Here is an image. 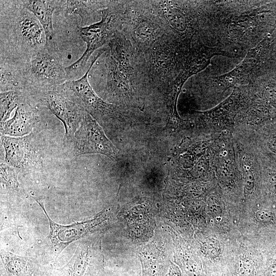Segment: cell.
Returning <instances> with one entry per match:
<instances>
[{"label": "cell", "mask_w": 276, "mask_h": 276, "mask_svg": "<svg viewBox=\"0 0 276 276\" xmlns=\"http://www.w3.org/2000/svg\"><path fill=\"white\" fill-rule=\"evenodd\" d=\"M47 42L41 25L21 1H0V58L29 62Z\"/></svg>", "instance_id": "obj_1"}, {"label": "cell", "mask_w": 276, "mask_h": 276, "mask_svg": "<svg viewBox=\"0 0 276 276\" xmlns=\"http://www.w3.org/2000/svg\"><path fill=\"white\" fill-rule=\"evenodd\" d=\"M190 47V43L168 32L146 50H137L148 85L159 88L165 99L187 63L192 52Z\"/></svg>", "instance_id": "obj_2"}, {"label": "cell", "mask_w": 276, "mask_h": 276, "mask_svg": "<svg viewBox=\"0 0 276 276\" xmlns=\"http://www.w3.org/2000/svg\"><path fill=\"white\" fill-rule=\"evenodd\" d=\"M124 3L125 1H113L109 7L100 11L101 19L99 21L79 28L86 48L79 59L65 67L67 81L81 77L91 56L107 44L113 35L121 30Z\"/></svg>", "instance_id": "obj_3"}, {"label": "cell", "mask_w": 276, "mask_h": 276, "mask_svg": "<svg viewBox=\"0 0 276 276\" xmlns=\"http://www.w3.org/2000/svg\"><path fill=\"white\" fill-rule=\"evenodd\" d=\"M121 31L138 51L146 50L170 32L149 1H125Z\"/></svg>", "instance_id": "obj_4"}, {"label": "cell", "mask_w": 276, "mask_h": 276, "mask_svg": "<svg viewBox=\"0 0 276 276\" xmlns=\"http://www.w3.org/2000/svg\"><path fill=\"white\" fill-rule=\"evenodd\" d=\"M106 50V48H102L93 55L90 65L81 77L66 81L53 89L83 108L96 120L121 121L124 119V116L120 108L100 98L91 87L87 78L88 73L94 63Z\"/></svg>", "instance_id": "obj_5"}, {"label": "cell", "mask_w": 276, "mask_h": 276, "mask_svg": "<svg viewBox=\"0 0 276 276\" xmlns=\"http://www.w3.org/2000/svg\"><path fill=\"white\" fill-rule=\"evenodd\" d=\"M54 47L52 42L47 43L30 61L27 91L32 95L51 90L67 81L65 67L53 52Z\"/></svg>", "instance_id": "obj_6"}, {"label": "cell", "mask_w": 276, "mask_h": 276, "mask_svg": "<svg viewBox=\"0 0 276 276\" xmlns=\"http://www.w3.org/2000/svg\"><path fill=\"white\" fill-rule=\"evenodd\" d=\"M104 53L107 94L120 101L131 100L137 88L146 86L138 63L128 60L117 61L107 50Z\"/></svg>", "instance_id": "obj_7"}, {"label": "cell", "mask_w": 276, "mask_h": 276, "mask_svg": "<svg viewBox=\"0 0 276 276\" xmlns=\"http://www.w3.org/2000/svg\"><path fill=\"white\" fill-rule=\"evenodd\" d=\"M73 142L76 156L102 154L114 159L118 155L117 148L105 135L97 120L87 111Z\"/></svg>", "instance_id": "obj_8"}, {"label": "cell", "mask_w": 276, "mask_h": 276, "mask_svg": "<svg viewBox=\"0 0 276 276\" xmlns=\"http://www.w3.org/2000/svg\"><path fill=\"white\" fill-rule=\"evenodd\" d=\"M36 99L37 102L45 105L63 124L64 141H73L75 133L79 128L86 111L57 93L53 88L37 94Z\"/></svg>", "instance_id": "obj_9"}, {"label": "cell", "mask_w": 276, "mask_h": 276, "mask_svg": "<svg viewBox=\"0 0 276 276\" xmlns=\"http://www.w3.org/2000/svg\"><path fill=\"white\" fill-rule=\"evenodd\" d=\"M34 198L41 206L49 220L50 232L48 238L56 247L61 250L72 242L84 236L105 219L104 215L101 213L91 220L67 225L59 224L50 218L44 206L43 201Z\"/></svg>", "instance_id": "obj_10"}, {"label": "cell", "mask_w": 276, "mask_h": 276, "mask_svg": "<svg viewBox=\"0 0 276 276\" xmlns=\"http://www.w3.org/2000/svg\"><path fill=\"white\" fill-rule=\"evenodd\" d=\"M33 103L35 102L31 96L20 103L13 117L1 124V134L20 137L30 133L37 120V109Z\"/></svg>", "instance_id": "obj_11"}, {"label": "cell", "mask_w": 276, "mask_h": 276, "mask_svg": "<svg viewBox=\"0 0 276 276\" xmlns=\"http://www.w3.org/2000/svg\"><path fill=\"white\" fill-rule=\"evenodd\" d=\"M0 59L1 93L27 90L30 62Z\"/></svg>", "instance_id": "obj_12"}, {"label": "cell", "mask_w": 276, "mask_h": 276, "mask_svg": "<svg viewBox=\"0 0 276 276\" xmlns=\"http://www.w3.org/2000/svg\"><path fill=\"white\" fill-rule=\"evenodd\" d=\"M2 145L5 152L6 163L20 169L33 162V149L28 136L14 137L1 135Z\"/></svg>", "instance_id": "obj_13"}, {"label": "cell", "mask_w": 276, "mask_h": 276, "mask_svg": "<svg viewBox=\"0 0 276 276\" xmlns=\"http://www.w3.org/2000/svg\"><path fill=\"white\" fill-rule=\"evenodd\" d=\"M87 253L79 246L71 260L63 267L51 270L50 276H97L100 266L92 262Z\"/></svg>", "instance_id": "obj_14"}, {"label": "cell", "mask_w": 276, "mask_h": 276, "mask_svg": "<svg viewBox=\"0 0 276 276\" xmlns=\"http://www.w3.org/2000/svg\"><path fill=\"white\" fill-rule=\"evenodd\" d=\"M1 259L8 276H50L51 271L31 259L3 251Z\"/></svg>", "instance_id": "obj_15"}, {"label": "cell", "mask_w": 276, "mask_h": 276, "mask_svg": "<svg viewBox=\"0 0 276 276\" xmlns=\"http://www.w3.org/2000/svg\"><path fill=\"white\" fill-rule=\"evenodd\" d=\"M24 6L36 17L44 29L47 42H52L54 35L53 15L59 7V1L22 0Z\"/></svg>", "instance_id": "obj_16"}, {"label": "cell", "mask_w": 276, "mask_h": 276, "mask_svg": "<svg viewBox=\"0 0 276 276\" xmlns=\"http://www.w3.org/2000/svg\"><path fill=\"white\" fill-rule=\"evenodd\" d=\"M113 1H59L60 10L66 14L78 15L81 25L86 26L94 14L109 7Z\"/></svg>", "instance_id": "obj_17"}, {"label": "cell", "mask_w": 276, "mask_h": 276, "mask_svg": "<svg viewBox=\"0 0 276 276\" xmlns=\"http://www.w3.org/2000/svg\"><path fill=\"white\" fill-rule=\"evenodd\" d=\"M30 94L27 91H9L1 93V124L9 119L11 112Z\"/></svg>", "instance_id": "obj_18"}, {"label": "cell", "mask_w": 276, "mask_h": 276, "mask_svg": "<svg viewBox=\"0 0 276 276\" xmlns=\"http://www.w3.org/2000/svg\"><path fill=\"white\" fill-rule=\"evenodd\" d=\"M20 169L12 167L6 163L1 164V183L7 188L17 190L19 187L17 179Z\"/></svg>", "instance_id": "obj_19"}, {"label": "cell", "mask_w": 276, "mask_h": 276, "mask_svg": "<svg viewBox=\"0 0 276 276\" xmlns=\"http://www.w3.org/2000/svg\"><path fill=\"white\" fill-rule=\"evenodd\" d=\"M205 245L207 255L212 260L216 259L219 256L221 247L218 240L214 238L209 239L206 241Z\"/></svg>", "instance_id": "obj_20"}, {"label": "cell", "mask_w": 276, "mask_h": 276, "mask_svg": "<svg viewBox=\"0 0 276 276\" xmlns=\"http://www.w3.org/2000/svg\"><path fill=\"white\" fill-rule=\"evenodd\" d=\"M256 217L259 221L264 224H269L274 220V214L267 210H261L257 211Z\"/></svg>", "instance_id": "obj_21"}, {"label": "cell", "mask_w": 276, "mask_h": 276, "mask_svg": "<svg viewBox=\"0 0 276 276\" xmlns=\"http://www.w3.org/2000/svg\"><path fill=\"white\" fill-rule=\"evenodd\" d=\"M261 276H276V257L267 263L261 272Z\"/></svg>", "instance_id": "obj_22"}, {"label": "cell", "mask_w": 276, "mask_h": 276, "mask_svg": "<svg viewBox=\"0 0 276 276\" xmlns=\"http://www.w3.org/2000/svg\"><path fill=\"white\" fill-rule=\"evenodd\" d=\"M244 182L246 189L251 190L255 185V179L251 172L249 170H244Z\"/></svg>", "instance_id": "obj_23"}, {"label": "cell", "mask_w": 276, "mask_h": 276, "mask_svg": "<svg viewBox=\"0 0 276 276\" xmlns=\"http://www.w3.org/2000/svg\"><path fill=\"white\" fill-rule=\"evenodd\" d=\"M269 145L270 149L276 152V136L270 137L269 140Z\"/></svg>", "instance_id": "obj_24"}, {"label": "cell", "mask_w": 276, "mask_h": 276, "mask_svg": "<svg viewBox=\"0 0 276 276\" xmlns=\"http://www.w3.org/2000/svg\"><path fill=\"white\" fill-rule=\"evenodd\" d=\"M168 276H183L180 271L175 267H172L170 271Z\"/></svg>", "instance_id": "obj_25"}]
</instances>
